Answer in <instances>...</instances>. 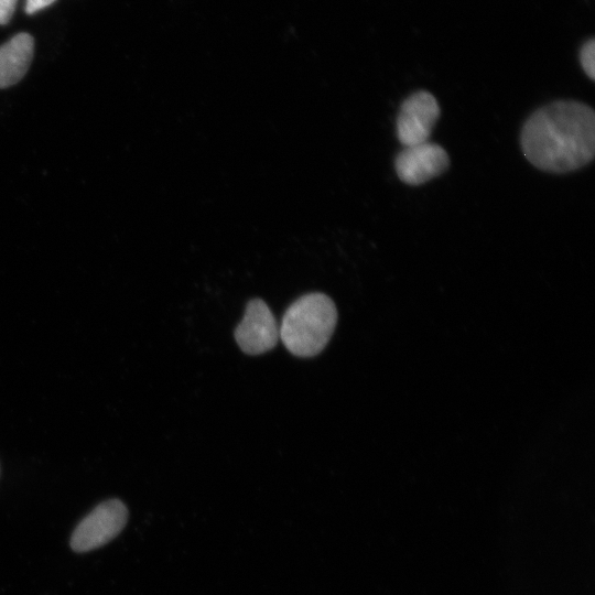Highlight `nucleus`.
<instances>
[{
  "instance_id": "7ed1b4c3",
  "label": "nucleus",
  "mask_w": 595,
  "mask_h": 595,
  "mask_svg": "<svg viewBox=\"0 0 595 595\" xmlns=\"http://www.w3.org/2000/svg\"><path fill=\"white\" fill-rule=\"evenodd\" d=\"M128 521L127 506L117 498L98 504L74 529L69 545L78 553L98 549L115 539Z\"/></svg>"
},
{
  "instance_id": "1a4fd4ad",
  "label": "nucleus",
  "mask_w": 595,
  "mask_h": 595,
  "mask_svg": "<svg viewBox=\"0 0 595 595\" xmlns=\"http://www.w3.org/2000/svg\"><path fill=\"white\" fill-rule=\"evenodd\" d=\"M18 0H0V24H7L14 12Z\"/></svg>"
},
{
  "instance_id": "20e7f679",
  "label": "nucleus",
  "mask_w": 595,
  "mask_h": 595,
  "mask_svg": "<svg viewBox=\"0 0 595 595\" xmlns=\"http://www.w3.org/2000/svg\"><path fill=\"white\" fill-rule=\"evenodd\" d=\"M440 117V106L432 94L419 90L402 102L397 117V137L404 147L428 142Z\"/></svg>"
},
{
  "instance_id": "39448f33",
  "label": "nucleus",
  "mask_w": 595,
  "mask_h": 595,
  "mask_svg": "<svg viewBox=\"0 0 595 595\" xmlns=\"http://www.w3.org/2000/svg\"><path fill=\"white\" fill-rule=\"evenodd\" d=\"M235 338L248 355L263 354L277 345L279 325L264 301L252 299L248 302L245 316L235 329Z\"/></svg>"
},
{
  "instance_id": "f03ea898",
  "label": "nucleus",
  "mask_w": 595,
  "mask_h": 595,
  "mask_svg": "<svg viewBox=\"0 0 595 595\" xmlns=\"http://www.w3.org/2000/svg\"><path fill=\"white\" fill-rule=\"evenodd\" d=\"M336 322L334 302L323 293H309L286 309L279 326L280 339L291 354L313 357L331 339Z\"/></svg>"
},
{
  "instance_id": "423d86ee",
  "label": "nucleus",
  "mask_w": 595,
  "mask_h": 595,
  "mask_svg": "<svg viewBox=\"0 0 595 595\" xmlns=\"http://www.w3.org/2000/svg\"><path fill=\"white\" fill-rule=\"evenodd\" d=\"M448 165L447 152L429 141L404 147L394 160L398 177L409 185H421L441 175Z\"/></svg>"
},
{
  "instance_id": "0eeeda50",
  "label": "nucleus",
  "mask_w": 595,
  "mask_h": 595,
  "mask_svg": "<svg viewBox=\"0 0 595 595\" xmlns=\"http://www.w3.org/2000/svg\"><path fill=\"white\" fill-rule=\"evenodd\" d=\"M34 40L29 33H19L0 46V89L20 82L32 62Z\"/></svg>"
},
{
  "instance_id": "9d476101",
  "label": "nucleus",
  "mask_w": 595,
  "mask_h": 595,
  "mask_svg": "<svg viewBox=\"0 0 595 595\" xmlns=\"http://www.w3.org/2000/svg\"><path fill=\"white\" fill-rule=\"evenodd\" d=\"M55 0H26L25 11H26L28 14H33L36 11L48 7Z\"/></svg>"
},
{
  "instance_id": "f257e3e1",
  "label": "nucleus",
  "mask_w": 595,
  "mask_h": 595,
  "mask_svg": "<svg viewBox=\"0 0 595 595\" xmlns=\"http://www.w3.org/2000/svg\"><path fill=\"white\" fill-rule=\"evenodd\" d=\"M520 141L524 156L539 170L552 173L577 170L594 158V110L573 100L549 104L528 118Z\"/></svg>"
},
{
  "instance_id": "6e6552de",
  "label": "nucleus",
  "mask_w": 595,
  "mask_h": 595,
  "mask_svg": "<svg viewBox=\"0 0 595 595\" xmlns=\"http://www.w3.org/2000/svg\"><path fill=\"white\" fill-rule=\"evenodd\" d=\"M580 62L586 73L591 78H595V43L594 40L585 42L580 51Z\"/></svg>"
}]
</instances>
